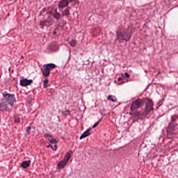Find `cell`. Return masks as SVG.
<instances>
[{"label": "cell", "instance_id": "obj_1", "mask_svg": "<svg viewBox=\"0 0 178 178\" xmlns=\"http://www.w3.org/2000/svg\"><path fill=\"white\" fill-rule=\"evenodd\" d=\"M153 102L149 98L138 99L131 106V114L135 120L143 119L153 110Z\"/></svg>", "mask_w": 178, "mask_h": 178}, {"label": "cell", "instance_id": "obj_2", "mask_svg": "<svg viewBox=\"0 0 178 178\" xmlns=\"http://www.w3.org/2000/svg\"><path fill=\"white\" fill-rule=\"evenodd\" d=\"M132 35L131 28H123L119 29L117 32L118 38L124 41H128Z\"/></svg>", "mask_w": 178, "mask_h": 178}, {"label": "cell", "instance_id": "obj_3", "mask_svg": "<svg viewBox=\"0 0 178 178\" xmlns=\"http://www.w3.org/2000/svg\"><path fill=\"white\" fill-rule=\"evenodd\" d=\"M72 154V152L71 150H70L68 152H67L66 155H65V157L64 158V159L58 163L57 169L61 170V169L64 168L66 166L67 163L69 162L70 158H71Z\"/></svg>", "mask_w": 178, "mask_h": 178}, {"label": "cell", "instance_id": "obj_4", "mask_svg": "<svg viewBox=\"0 0 178 178\" xmlns=\"http://www.w3.org/2000/svg\"><path fill=\"white\" fill-rule=\"evenodd\" d=\"M45 136L46 139L48 140L49 142V145H50V147L52 149V150H54V151L56 150L58 141L54 137H53L52 135H51L49 134H45Z\"/></svg>", "mask_w": 178, "mask_h": 178}, {"label": "cell", "instance_id": "obj_5", "mask_svg": "<svg viewBox=\"0 0 178 178\" xmlns=\"http://www.w3.org/2000/svg\"><path fill=\"white\" fill-rule=\"evenodd\" d=\"M56 65L54 64H46V65H43V68L41 69L43 74L45 76H48L50 74V70L56 67Z\"/></svg>", "mask_w": 178, "mask_h": 178}, {"label": "cell", "instance_id": "obj_6", "mask_svg": "<svg viewBox=\"0 0 178 178\" xmlns=\"http://www.w3.org/2000/svg\"><path fill=\"white\" fill-rule=\"evenodd\" d=\"M3 97L6 102L9 104L11 106H13L15 101V97L14 95H12L7 93L3 94Z\"/></svg>", "mask_w": 178, "mask_h": 178}, {"label": "cell", "instance_id": "obj_7", "mask_svg": "<svg viewBox=\"0 0 178 178\" xmlns=\"http://www.w3.org/2000/svg\"><path fill=\"white\" fill-rule=\"evenodd\" d=\"M129 78H130L129 74H128L127 73H124V74H123L122 76H121L120 78H118V81L120 83H122L125 82V80H128Z\"/></svg>", "mask_w": 178, "mask_h": 178}, {"label": "cell", "instance_id": "obj_8", "mask_svg": "<svg viewBox=\"0 0 178 178\" xmlns=\"http://www.w3.org/2000/svg\"><path fill=\"white\" fill-rule=\"evenodd\" d=\"M33 81L32 80H28L27 79H22L21 80V85L24 87L27 86L29 85L30 84L32 83Z\"/></svg>", "mask_w": 178, "mask_h": 178}, {"label": "cell", "instance_id": "obj_9", "mask_svg": "<svg viewBox=\"0 0 178 178\" xmlns=\"http://www.w3.org/2000/svg\"><path fill=\"white\" fill-rule=\"evenodd\" d=\"M69 1H62L61 2H60L59 4V8L60 9H63V8H65L66 6L68 5V4H69Z\"/></svg>", "mask_w": 178, "mask_h": 178}, {"label": "cell", "instance_id": "obj_10", "mask_svg": "<svg viewBox=\"0 0 178 178\" xmlns=\"http://www.w3.org/2000/svg\"><path fill=\"white\" fill-rule=\"evenodd\" d=\"M91 128H88L83 134H82V135L80 137V139H84V138H86L87 136H88L91 134Z\"/></svg>", "mask_w": 178, "mask_h": 178}, {"label": "cell", "instance_id": "obj_11", "mask_svg": "<svg viewBox=\"0 0 178 178\" xmlns=\"http://www.w3.org/2000/svg\"><path fill=\"white\" fill-rule=\"evenodd\" d=\"M30 163H31V161L30 160H27V161H25V162H22V164H21V166H22V167L23 168L26 169L28 167H29Z\"/></svg>", "mask_w": 178, "mask_h": 178}, {"label": "cell", "instance_id": "obj_12", "mask_svg": "<svg viewBox=\"0 0 178 178\" xmlns=\"http://www.w3.org/2000/svg\"><path fill=\"white\" fill-rule=\"evenodd\" d=\"M70 45L72 46H75L76 45V40H72L70 42Z\"/></svg>", "mask_w": 178, "mask_h": 178}, {"label": "cell", "instance_id": "obj_13", "mask_svg": "<svg viewBox=\"0 0 178 178\" xmlns=\"http://www.w3.org/2000/svg\"><path fill=\"white\" fill-rule=\"evenodd\" d=\"M19 118L18 115H15V121L16 123H19Z\"/></svg>", "mask_w": 178, "mask_h": 178}, {"label": "cell", "instance_id": "obj_14", "mask_svg": "<svg viewBox=\"0 0 178 178\" xmlns=\"http://www.w3.org/2000/svg\"><path fill=\"white\" fill-rule=\"evenodd\" d=\"M108 99H110V100H111L112 101H116V99H115V97L112 96H110L108 97Z\"/></svg>", "mask_w": 178, "mask_h": 178}, {"label": "cell", "instance_id": "obj_15", "mask_svg": "<svg viewBox=\"0 0 178 178\" xmlns=\"http://www.w3.org/2000/svg\"><path fill=\"white\" fill-rule=\"evenodd\" d=\"M48 80H46L44 82V84H43V86L45 88H46L48 86Z\"/></svg>", "mask_w": 178, "mask_h": 178}, {"label": "cell", "instance_id": "obj_16", "mask_svg": "<svg viewBox=\"0 0 178 178\" xmlns=\"http://www.w3.org/2000/svg\"><path fill=\"white\" fill-rule=\"evenodd\" d=\"M30 127H28L27 128H26V132H27V133H29L30 132Z\"/></svg>", "mask_w": 178, "mask_h": 178}]
</instances>
